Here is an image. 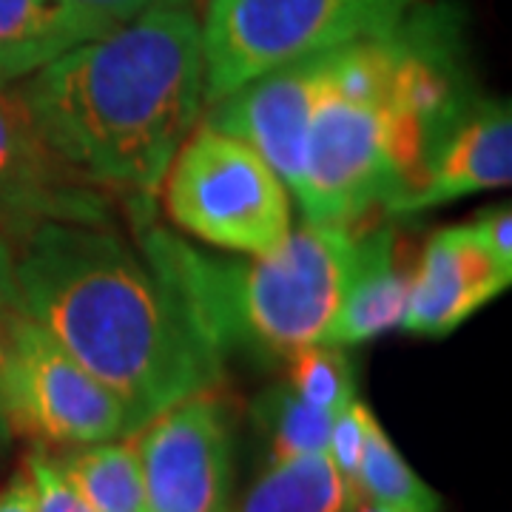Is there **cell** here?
<instances>
[{
    "label": "cell",
    "instance_id": "d6986e66",
    "mask_svg": "<svg viewBox=\"0 0 512 512\" xmlns=\"http://www.w3.org/2000/svg\"><path fill=\"white\" fill-rule=\"evenodd\" d=\"M288 387L299 399L339 416L356 402V367L348 348L316 342L288 356Z\"/></svg>",
    "mask_w": 512,
    "mask_h": 512
},
{
    "label": "cell",
    "instance_id": "ac0fdd59",
    "mask_svg": "<svg viewBox=\"0 0 512 512\" xmlns=\"http://www.w3.org/2000/svg\"><path fill=\"white\" fill-rule=\"evenodd\" d=\"M359 495L362 501L393 512H441L439 493L427 487L419 473L404 461L370 407L365 413V456L359 470Z\"/></svg>",
    "mask_w": 512,
    "mask_h": 512
},
{
    "label": "cell",
    "instance_id": "7a4b0ae2",
    "mask_svg": "<svg viewBox=\"0 0 512 512\" xmlns=\"http://www.w3.org/2000/svg\"><path fill=\"white\" fill-rule=\"evenodd\" d=\"M32 123L80 180L154 200L205 106L202 23L154 9L20 80Z\"/></svg>",
    "mask_w": 512,
    "mask_h": 512
},
{
    "label": "cell",
    "instance_id": "9c48e42d",
    "mask_svg": "<svg viewBox=\"0 0 512 512\" xmlns=\"http://www.w3.org/2000/svg\"><path fill=\"white\" fill-rule=\"evenodd\" d=\"M46 222L114 228V205L46 146L18 86H0V231L20 248Z\"/></svg>",
    "mask_w": 512,
    "mask_h": 512
},
{
    "label": "cell",
    "instance_id": "ffe728a7",
    "mask_svg": "<svg viewBox=\"0 0 512 512\" xmlns=\"http://www.w3.org/2000/svg\"><path fill=\"white\" fill-rule=\"evenodd\" d=\"M365 413L367 404L359 402V399L350 407H345L333 419L328 441L330 464L336 467V473L356 493L359 501H362V495H359V470H362V456H365Z\"/></svg>",
    "mask_w": 512,
    "mask_h": 512
},
{
    "label": "cell",
    "instance_id": "277c9868",
    "mask_svg": "<svg viewBox=\"0 0 512 512\" xmlns=\"http://www.w3.org/2000/svg\"><path fill=\"white\" fill-rule=\"evenodd\" d=\"M396 60V26L330 52L293 188L305 222L359 225L419 180L433 140L393 97Z\"/></svg>",
    "mask_w": 512,
    "mask_h": 512
},
{
    "label": "cell",
    "instance_id": "d4e9b609",
    "mask_svg": "<svg viewBox=\"0 0 512 512\" xmlns=\"http://www.w3.org/2000/svg\"><path fill=\"white\" fill-rule=\"evenodd\" d=\"M0 512H37L35 481L26 467L18 470L0 490Z\"/></svg>",
    "mask_w": 512,
    "mask_h": 512
},
{
    "label": "cell",
    "instance_id": "44dd1931",
    "mask_svg": "<svg viewBox=\"0 0 512 512\" xmlns=\"http://www.w3.org/2000/svg\"><path fill=\"white\" fill-rule=\"evenodd\" d=\"M26 470L35 481L37 512H92V507L74 493L72 484L57 470L55 456L46 447H35L26 458Z\"/></svg>",
    "mask_w": 512,
    "mask_h": 512
},
{
    "label": "cell",
    "instance_id": "9a60e30c",
    "mask_svg": "<svg viewBox=\"0 0 512 512\" xmlns=\"http://www.w3.org/2000/svg\"><path fill=\"white\" fill-rule=\"evenodd\" d=\"M55 464L92 512H146L143 464L134 433L126 439L69 447L55 456Z\"/></svg>",
    "mask_w": 512,
    "mask_h": 512
},
{
    "label": "cell",
    "instance_id": "484cf974",
    "mask_svg": "<svg viewBox=\"0 0 512 512\" xmlns=\"http://www.w3.org/2000/svg\"><path fill=\"white\" fill-rule=\"evenodd\" d=\"M6 313L15 311H0V450L12 439L9 421H6V410H3V350H6Z\"/></svg>",
    "mask_w": 512,
    "mask_h": 512
},
{
    "label": "cell",
    "instance_id": "7c38bea8",
    "mask_svg": "<svg viewBox=\"0 0 512 512\" xmlns=\"http://www.w3.org/2000/svg\"><path fill=\"white\" fill-rule=\"evenodd\" d=\"M504 274L476 237L473 225H450L427 239L399 330L416 336H447L476 311L510 288Z\"/></svg>",
    "mask_w": 512,
    "mask_h": 512
},
{
    "label": "cell",
    "instance_id": "3957f363",
    "mask_svg": "<svg viewBox=\"0 0 512 512\" xmlns=\"http://www.w3.org/2000/svg\"><path fill=\"white\" fill-rule=\"evenodd\" d=\"M128 205L140 222V254L220 359L234 350L288 359L325 339L356 271L365 222H305L276 254L251 262L205 254L174 237L151 220L154 200L137 197Z\"/></svg>",
    "mask_w": 512,
    "mask_h": 512
},
{
    "label": "cell",
    "instance_id": "52a82bcc",
    "mask_svg": "<svg viewBox=\"0 0 512 512\" xmlns=\"http://www.w3.org/2000/svg\"><path fill=\"white\" fill-rule=\"evenodd\" d=\"M3 410L12 436L37 447H83L137 433L126 402L18 311L6 313Z\"/></svg>",
    "mask_w": 512,
    "mask_h": 512
},
{
    "label": "cell",
    "instance_id": "5bb4252c",
    "mask_svg": "<svg viewBox=\"0 0 512 512\" xmlns=\"http://www.w3.org/2000/svg\"><path fill=\"white\" fill-rule=\"evenodd\" d=\"M114 29L117 23L72 0H0V86H15L74 46Z\"/></svg>",
    "mask_w": 512,
    "mask_h": 512
},
{
    "label": "cell",
    "instance_id": "4fadbf2b",
    "mask_svg": "<svg viewBox=\"0 0 512 512\" xmlns=\"http://www.w3.org/2000/svg\"><path fill=\"white\" fill-rule=\"evenodd\" d=\"M410 296V274L399 268L396 234L387 225L362 228L359 262L342 308L325 333V345L356 348L402 325Z\"/></svg>",
    "mask_w": 512,
    "mask_h": 512
},
{
    "label": "cell",
    "instance_id": "30bf717a",
    "mask_svg": "<svg viewBox=\"0 0 512 512\" xmlns=\"http://www.w3.org/2000/svg\"><path fill=\"white\" fill-rule=\"evenodd\" d=\"M328 57L330 52L302 57L262 74L211 103L205 117L208 126L234 134L254 148L291 194L302 168L311 111L325 86Z\"/></svg>",
    "mask_w": 512,
    "mask_h": 512
},
{
    "label": "cell",
    "instance_id": "8fae6325",
    "mask_svg": "<svg viewBox=\"0 0 512 512\" xmlns=\"http://www.w3.org/2000/svg\"><path fill=\"white\" fill-rule=\"evenodd\" d=\"M512 180L510 103H470L430 148L416 185L384 214L407 217L439 208L478 191L507 188Z\"/></svg>",
    "mask_w": 512,
    "mask_h": 512
},
{
    "label": "cell",
    "instance_id": "ba28073f",
    "mask_svg": "<svg viewBox=\"0 0 512 512\" xmlns=\"http://www.w3.org/2000/svg\"><path fill=\"white\" fill-rule=\"evenodd\" d=\"M146 512H228L234 427L217 390L183 399L137 433Z\"/></svg>",
    "mask_w": 512,
    "mask_h": 512
},
{
    "label": "cell",
    "instance_id": "5b68a950",
    "mask_svg": "<svg viewBox=\"0 0 512 512\" xmlns=\"http://www.w3.org/2000/svg\"><path fill=\"white\" fill-rule=\"evenodd\" d=\"M424 0H208L205 103L262 74L390 32Z\"/></svg>",
    "mask_w": 512,
    "mask_h": 512
},
{
    "label": "cell",
    "instance_id": "6da1fadb",
    "mask_svg": "<svg viewBox=\"0 0 512 512\" xmlns=\"http://www.w3.org/2000/svg\"><path fill=\"white\" fill-rule=\"evenodd\" d=\"M20 313L117 393L137 430L220 390L222 359L148 259L114 228L46 222L18 248Z\"/></svg>",
    "mask_w": 512,
    "mask_h": 512
},
{
    "label": "cell",
    "instance_id": "cb8c5ba5",
    "mask_svg": "<svg viewBox=\"0 0 512 512\" xmlns=\"http://www.w3.org/2000/svg\"><path fill=\"white\" fill-rule=\"evenodd\" d=\"M15 259L18 248L6 239L0 231V311H18L20 313V291L18 274H15Z\"/></svg>",
    "mask_w": 512,
    "mask_h": 512
},
{
    "label": "cell",
    "instance_id": "e0dca14e",
    "mask_svg": "<svg viewBox=\"0 0 512 512\" xmlns=\"http://www.w3.org/2000/svg\"><path fill=\"white\" fill-rule=\"evenodd\" d=\"M251 419L259 436L265 439L271 464H276V461L328 453L330 427L336 416L299 399L288 382H282L256 396L251 404Z\"/></svg>",
    "mask_w": 512,
    "mask_h": 512
},
{
    "label": "cell",
    "instance_id": "4316f807",
    "mask_svg": "<svg viewBox=\"0 0 512 512\" xmlns=\"http://www.w3.org/2000/svg\"><path fill=\"white\" fill-rule=\"evenodd\" d=\"M353 512H393V510H384V507H379V504H370V501H359Z\"/></svg>",
    "mask_w": 512,
    "mask_h": 512
},
{
    "label": "cell",
    "instance_id": "2e32d148",
    "mask_svg": "<svg viewBox=\"0 0 512 512\" xmlns=\"http://www.w3.org/2000/svg\"><path fill=\"white\" fill-rule=\"evenodd\" d=\"M356 504L328 453H316L271 464L228 512H353Z\"/></svg>",
    "mask_w": 512,
    "mask_h": 512
},
{
    "label": "cell",
    "instance_id": "7402d4cb",
    "mask_svg": "<svg viewBox=\"0 0 512 512\" xmlns=\"http://www.w3.org/2000/svg\"><path fill=\"white\" fill-rule=\"evenodd\" d=\"M473 231L481 239V245L487 248V254L493 256V262L512 276V214L510 208H493L487 214H481L473 222Z\"/></svg>",
    "mask_w": 512,
    "mask_h": 512
},
{
    "label": "cell",
    "instance_id": "603a6c76",
    "mask_svg": "<svg viewBox=\"0 0 512 512\" xmlns=\"http://www.w3.org/2000/svg\"><path fill=\"white\" fill-rule=\"evenodd\" d=\"M74 6L123 26L154 9H191L194 0H72Z\"/></svg>",
    "mask_w": 512,
    "mask_h": 512
},
{
    "label": "cell",
    "instance_id": "8992f818",
    "mask_svg": "<svg viewBox=\"0 0 512 512\" xmlns=\"http://www.w3.org/2000/svg\"><path fill=\"white\" fill-rule=\"evenodd\" d=\"M160 194L168 220L220 251L271 256L293 231L288 185L248 143L208 123L177 148Z\"/></svg>",
    "mask_w": 512,
    "mask_h": 512
}]
</instances>
